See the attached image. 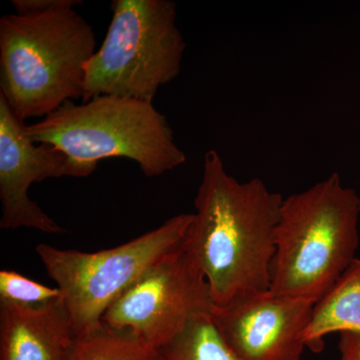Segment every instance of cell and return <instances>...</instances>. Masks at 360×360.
I'll use <instances>...</instances> for the list:
<instances>
[{
    "instance_id": "obj_1",
    "label": "cell",
    "mask_w": 360,
    "mask_h": 360,
    "mask_svg": "<svg viewBox=\"0 0 360 360\" xmlns=\"http://www.w3.org/2000/svg\"><path fill=\"white\" fill-rule=\"evenodd\" d=\"M283 201L262 179L238 181L217 151L206 153L181 248L210 284L214 305L269 290Z\"/></svg>"
},
{
    "instance_id": "obj_2",
    "label": "cell",
    "mask_w": 360,
    "mask_h": 360,
    "mask_svg": "<svg viewBox=\"0 0 360 360\" xmlns=\"http://www.w3.org/2000/svg\"><path fill=\"white\" fill-rule=\"evenodd\" d=\"M75 7L0 20V96L23 122L82 98L96 39Z\"/></svg>"
},
{
    "instance_id": "obj_3",
    "label": "cell",
    "mask_w": 360,
    "mask_h": 360,
    "mask_svg": "<svg viewBox=\"0 0 360 360\" xmlns=\"http://www.w3.org/2000/svg\"><path fill=\"white\" fill-rule=\"evenodd\" d=\"M360 198L333 174L283 198L270 292L317 303L354 262Z\"/></svg>"
},
{
    "instance_id": "obj_4",
    "label": "cell",
    "mask_w": 360,
    "mask_h": 360,
    "mask_svg": "<svg viewBox=\"0 0 360 360\" xmlns=\"http://www.w3.org/2000/svg\"><path fill=\"white\" fill-rule=\"evenodd\" d=\"M26 132L35 143L66 153L85 177L106 158L134 160L148 177L186 161L167 117L151 101L141 99L101 96L82 104L68 101L44 120L26 125Z\"/></svg>"
},
{
    "instance_id": "obj_5",
    "label": "cell",
    "mask_w": 360,
    "mask_h": 360,
    "mask_svg": "<svg viewBox=\"0 0 360 360\" xmlns=\"http://www.w3.org/2000/svg\"><path fill=\"white\" fill-rule=\"evenodd\" d=\"M101 49L85 66L84 103L115 96L151 101L179 77L186 44L169 0H115Z\"/></svg>"
},
{
    "instance_id": "obj_6",
    "label": "cell",
    "mask_w": 360,
    "mask_h": 360,
    "mask_svg": "<svg viewBox=\"0 0 360 360\" xmlns=\"http://www.w3.org/2000/svg\"><path fill=\"white\" fill-rule=\"evenodd\" d=\"M193 213H181L153 231L116 248L82 252L41 243L35 248L58 284L75 336L101 324L104 312L153 265L181 248Z\"/></svg>"
},
{
    "instance_id": "obj_7",
    "label": "cell",
    "mask_w": 360,
    "mask_h": 360,
    "mask_svg": "<svg viewBox=\"0 0 360 360\" xmlns=\"http://www.w3.org/2000/svg\"><path fill=\"white\" fill-rule=\"evenodd\" d=\"M213 305L210 284L180 248L131 284L106 309L101 323L129 331L158 350Z\"/></svg>"
},
{
    "instance_id": "obj_8",
    "label": "cell",
    "mask_w": 360,
    "mask_h": 360,
    "mask_svg": "<svg viewBox=\"0 0 360 360\" xmlns=\"http://www.w3.org/2000/svg\"><path fill=\"white\" fill-rule=\"evenodd\" d=\"M85 177L82 168L60 149L35 143L26 124L0 96V229L20 227L45 233L65 231L28 196L35 182L56 177Z\"/></svg>"
},
{
    "instance_id": "obj_9",
    "label": "cell",
    "mask_w": 360,
    "mask_h": 360,
    "mask_svg": "<svg viewBox=\"0 0 360 360\" xmlns=\"http://www.w3.org/2000/svg\"><path fill=\"white\" fill-rule=\"evenodd\" d=\"M314 305L269 290L213 305L210 315L239 360H300Z\"/></svg>"
},
{
    "instance_id": "obj_10",
    "label": "cell",
    "mask_w": 360,
    "mask_h": 360,
    "mask_svg": "<svg viewBox=\"0 0 360 360\" xmlns=\"http://www.w3.org/2000/svg\"><path fill=\"white\" fill-rule=\"evenodd\" d=\"M75 338L63 298L39 305L0 300V360H65Z\"/></svg>"
},
{
    "instance_id": "obj_11",
    "label": "cell",
    "mask_w": 360,
    "mask_h": 360,
    "mask_svg": "<svg viewBox=\"0 0 360 360\" xmlns=\"http://www.w3.org/2000/svg\"><path fill=\"white\" fill-rule=\"evenodd\" d=\"M360 333V259L356 258L328 295L315 303L304 333L305 347L321 349L326 335Z\"/></svg>"
},
{
    "instance_id": "obj_12",
    "label": "cell",
    "mask_w": 360,
    "mask_h": 360,
    "mask_svg": "<svg viewBox=\"0 0 360 360\" xmlns=\"http://www.w3.org/2000/svg\"><path fill=\"white\" fill-rule=\"evenodd\" d=\"M65 360H158V350L129 331L101 323L75 336Z\"/></svg>"
},
{
    "instance_id": "obj_13",
    "label": "cell",
    "mask_w": 360,
    "mask_h": 360,
    "mask_svg": "<svg viewBox=\"0 0 360 360\" xmlns=\"http://www.w3.org/2000/svg\"><path fill=\"white\" fill-rule=\"evenodd\" d=\"M158 360H239L215 326L210 312L195 315L169 342L158 349Z\"/></svg>"
},
{
    "instance_id": "obj_14",
    "label": "cell",
    "mask_w": 360,
    "mask_h": 360,
    "mask_svg": "<svg viewBox=\"0 0 360 360\" xmlns=\"http://www.w3.org/2000/svg\"><path fill=\"white\" fill-rule=\"evenodd\" d=\"M63 298L58 288H49L11 269L0 271V300L39 305Z\"/></svg>"
},
{
    "instance_id": "obj_15",
    "label": "cell",
    "mask_w": 360,
    "mask_h": 360,
    "mask_svg": "<svg viewBox=\"0 0 360 360\" xmlns=\"http://www.w3.org/2000/svg\"><path fill=\"white\" fill-rule=\"evenodd\" d=\"M15 13H42L65 6H77L82 4L78 0H13L11 1Z\"/></svg>"
},
{
    "instance_id": "obj_16",
    "label": "cell",
    "mask_w": 360,
    "mask_h": 360,
    "mask_svg": "<svg viewBox=\"0 0 360 360\" xmlns=\"http://www.w3.org/2000/svg\"><path fill=\"white\" fill-rule=\"evenodd\" d=\"M340 360H360V333H341Z\"/></svg>"
}]
</instances>
